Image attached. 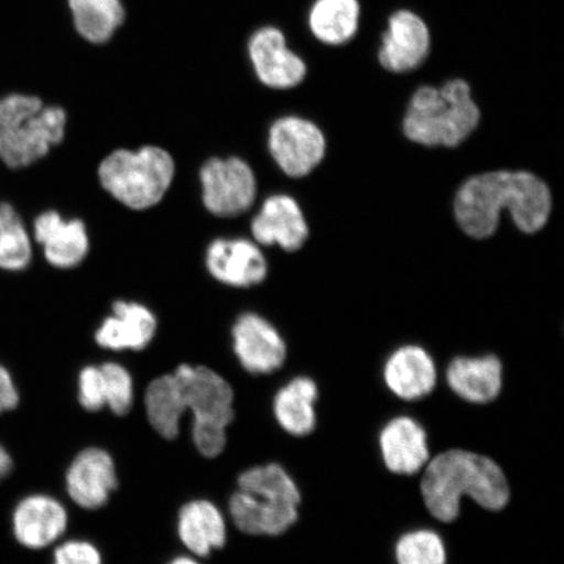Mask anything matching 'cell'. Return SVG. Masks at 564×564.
Wrapping results in <instances>:
<instances>
[{"mask_svg":"<svg viewBox=\"0 0 564 564\" xmlns=\"http://www.w3.org/2000/svg\"><path fill=\"white\" fill-rule=\"evenodd\" d=\"M145 411L154 430L165 440L180 434L181 420L187 411L185 397L174 373L154 379L147 388Z\"/></svg>","mask_w":564,"mask_h":564,"instance_id":"obj_26","label":"cell"},{"mask_svg":"<svg viewBox=\"0 0 564 564\" xmlns=\"http://www.w3.org/2000/svg\"><path fill=\"white\" fill-rule=\"evenodd\" d=\"M212 278L231 288H251L265 280L268 263L256 242L246 238H217L206 251Z\"/></svg>","mask_w":564,"mask_h":564,"instance_id":"obj_13","label":"cell"},{"mask_svg":"<svg viewBox=\"0 0 564 564\" xmlns=\"http://www.w3.org/2000/svg\"><path fill=\"white\" fill-rule=\"evenodd\" d=\"M361 17L359 0H313L307 10L306 24L317 44L341 47L356 37Z\"/></svg>","mask_w":564,"mask_h":564,"instance_id":"obj_21","label":"cell"},{"mask_svg":"<svg viewBox=\"0 0 564 564\" xmlns=\"http://www.w3.org/2000/svg\"><path fill=\"white\" fill-rule=\"evenodd\" d=\"M3 202V200H2ZM30 224L9 202L0 209V272L25 273L34 262L35 250Z\"/></svg>","mask_w":564,"mask_h":564,"instance_id":"obj_25","label":"cell"},{"mask_svg":"<svg viewBox=\"0 0 564 564\" xmlns=\"http://www.w3.org/2000/svg\"><path fill=\"white\" fill-rule=\"evenodd\" d=\"M79 401L89 412H98L106 406L101 366H87L80 371Z\"/></svg>","mask_w":564,"mask_h":564,"instance_id":"obj_30","label":"cell"},{"mask_svg":"<svg viewBox=\"0 0 564 564\" xmlns=\"http://www.w3.org/2000/svg\"><path fill=\"white\" fill-rule=\"evenodd\" d=\"M397 561L398 564H447V552L440 534L420 529L398 541Z\"/></svg>","mask_w":564,"mask_h":564,"instance_id":"obj_28","label":"cell"},{"mask_svg":"<svg viewBox=\"0 0 564 564\" xmlns=\"http://www.w3.org/2000/svg\"><path fill=\"white\" fill-rule=\"evenodd\" d=\"M53 564H104V562L94 544L88 541L73 540L55 550Z\"/></svg>","mask_w":564,"mask_h":564,"instance_id":"obj_31","label":"cell"},{"mask_svg":"<svg viewBox=\"0 0 564 564\" xmlns=\"http://www.w3.org/2000/svg\"><path fill=\"white\" fill-rule=\"evenodd\" d=\"M2 203H3L2 199H0V209H2Z\"/></svg>","mask_w":564,"mask_h":564,"instance_id":"obj_35","label":"cell"},{"mask_svg":"<svg viewBox=\"0 0 564 564\" xmlns=\"http://www.w3.org/2000/svg\"><path fill=\"white\" fill-rule=\"evenodd\" d=\"M76 31L91 44H105L124 21L121 0H67Z\"/></svg>","mask_w":564,"mask_h":564,"instance_id":"obj_27","label":"cell"},{"mask_svg":"<svg viewBox=\"0 0 564 564\" xmlns=\"http://www.w3.org/2000/svg\"><path fill=\"white\" fill-rule=\"evenodd\" d=\"M158 330L156 316L138 302L117 301L95 334L96 343L109 350H143Z\"/></svg>","mask_w":564,"mask_h":564,"instance_id":"obj_18","label":"cell"},{"mask_svg":"<svg viewBox=\"0 0 564 564\" xmlns=\"http://www.w3.org/2000/svg\"><path fill=\"white\" fill-rule=\"evenodd\" d=\"M30 227L34 245L55 270H73L87 258L89 236L79 218H66L58 210L45 209L33 217Z\"/></svg>","mask_w":564,"mask_h":564,"instance_id":"obj_12","label":"cell"},{"mask_svg":"<svg viewBox=\"0 0 564 564\" xmlns=\"http://www.w3.org/2000/svg\"><path fill=\"white\" fill-rule=\"evenodd\" d=\"M301 494L279 464L243 471L229 503L232 523L252 535H279L299 519Z\"/></svg>","mask_w":564,"mask_h":564,"instance_id":"obj_5","label":"cell"},{"mask_svg":"<svg viewBox=\"0 0 564 564\" xmlns=\"http://www.w3.org/2000/svg\"><path fill=\"white\" fill-rule=\"evenodd\" d=\"M174 176L172 154L156 145H144L138 151L117 150L98 166V181L105 192L133 210L158 206Z\"/></svg>","mask_w":564,"mask_h":564,"instance_id":"obj_6","label":"cell"},{"mask_svg":"<svg viewBox=\"0 0 564 564\" xmlns=\"http://www.w3.org/2000/svg\"><path fill=\"white\" fill-rule=\"evenodd\" d=\"M426 465L421 479L423 502L443 523H451L458 517L464 497L491 511L502 510L509 503V482L502 468L489 457L449 449Z\"/></svg>","mask_w":564,"mask_h":564,"instance_id":"obj_2","label":"cell"},{"mask_svg":"<svg viewBox=\"0 0 564 564\" xmlns=\"http://www.w3.org/2000/svg\"><path fill=\"white\" fill-rule=\"evenodd\" d=\"M482 110L470 84L451 77L441 84H420L405 104L403 130L414 143L457 147L477 130Z\"/></svg>","mask_w":564,"mask_h":564,"instance_id":"obj_3","label":"cell"},{"mask_svg":"<svg viewBox=\"0 0 564 564\" xmlns=\"http://www.w3.org/2000/svg\"><path fill=\"white\" fill-rule=\"evenodd\" d=\"M167 564H202V563L192 558V556H176V558L169 562Z\"/></svg>","mask_w":564,"mask_h":564,"instance_id":"obj_34","label":"cell"},{"mask_svg":"<svg viewBox=\"0 0 564 564\" xmlns=\"http://www.w3.org/2000/svg\"><path fill=\"white\" fill-rule=\"evenodd\" d=\"M66 129L62 106L28 91L0 96V164L11 172L37 166L62 144Z\"/></svg>","mask_w":564,"mask_h":564,"instance_id":"obj_4","label":"cell"},{"mask_svg":"<svg viewBox=\"0 0 564 564\" xmlns=\"http://www.w3.org/2000/svg\"><path fill=\"white\" fill-rule=\"evenodd\" d=\"M446 377L451 390L469 403H490L502 390V364L496 356L457 357Z\"/></svg>","mask_w":564,"mask_h":564,"instance_id":"obj_22","label":"cell"},{"mask_svg":"<svg viewBox=\"0 0 564 564\" xmlns=\"http://www.w3.org/2000/svg\"><path fill=\"white\" fill-rule=\"evenodd\" d=\"M19 404V392L9 369L0 364V414L10 412Z\"/></svg>","mask_w":564,"mask_h":564,"instance_id":"obj_32","label":"cell"},{"mask_svg":"<svg viewBox=\"0 0 564 564\" xmlns=\"http://www.w3.org/2000/svg\"><path fill=\"white\" fill-rule=\"evenodd\" d=\"M317 387L313 379L300 377L281 388L273 400V413L279 425L294 436L314 432Z\"/></svg>","mask_w":564,"mask_h":564,"instance_id":"obj_24","label":"cell"},{"mask_svg":"<svg viewBox=\"0 0 564 564\" xmlns=\"http://www.w3.org/2000/svg\"><path fill=\"white\" fill-rule=\"evenodd\" d=\"M199 176L204 207L216 217L241 216L256 203L257 176L242 159H210Z\"/></svg>","mask_w":564,"mask_h":564,"instance_id":"obj_8","label":"cell"},{"mask_svg":"<svg viewBox=\"0 0 564 564\" xmlns=\"http://www.w3.org/2000/svg\"><path fill=\"white\" fill-rule=\"evenodd\" d=\"M386 467L397 475L419 474L429 463L425 429L411 417H398L388 422L379 436Z\"/></svg>","mask_w":564,"mask_h":564,"instance_id":"obj_19","label":"cell"},{"mask_svg":"<svg viewBox=\"0 0 564 564\" xmlns=\"http://www.w3.org/2000/svg\"><path fill=\"white\" fill-rule=\"evenodd\" d=\"M251 232L258 245L279 246L297 251L308 237V227L300 204L288 195L267 197L252 218Z\"/></svg>","mask_w":564,"mask_h":564,"instance_id":"obj_16","label":"cell"},{"mask_svg":"<svg viewBox=\"0 0 564 564\" xmlns=\"http://www.w3.org/2000/svg\"><path fill=\"white\" fill-rule=\"evenodd\" d=\"M232 349L242 368L251 373H271L286 358V345L273 324L256 313L238 316L232 326Z\"/></svg>","mask_w":564,"mask_h":564,"instance_id":"obj_14","label":"cell"},{"mask_svg":"<svg viewBox=\"0 0 564 564\" xmlns=\"http://www.w3.org/2000/svg\"><path fill=\"white\" fill-rule=\"evenodd\" d=\"M106 406L117 415L131 411L133 404V380L129 370L116 362L101 365Z\"/></svg>","mask_w":564,"mask_h":564,"instance_id":"obj_29","label":"cell"},{"mask_svg":"<svg viewBox=\"0 0 564 564\" xmlns=\"http://www.w3.org/2000/svg\"><path fill=\"white\" fill-rule=\"evenodd\" d=\"M384 380L398 398L419 400L435 388V364L425 349L417 345H405L388 358Z\"/></svg>","mask_w":564,"mask_h":564,"instance_id":"obj_20","label":"cell"},{"mask_svg":"<svg viewBox=\"0 0 564 564\" xmlns=\"http://www.w3.org/2000/svg\"><path fill=\"white\" fill-rule=\"evenodd\" d=\"M227 521L209 500H193L182 507L178 534L182 544L196 556H208L227 542Z\"/></svg>","mask_w":564,"mask_h":564,"instance_id":"obj_23","label":"cell"},{"mask_svg":"<svg viewBox=\"0 0 564 564\" xmlns=\"http://www.w3.org/2000/svg\"><path fill=\"white\" fill-rule=\"evenodd\" d=\"M268 150L282 172L292 178H302L312 173L324 159L326 138L310 119L285 116L270 127Z\"/></svg>","mask_w":564,"mask_h":564,"instance_id":"obj_11","label":"cell"},{"mask_svg":"<svg viewBox=\"0 0 564 564\" xmlns=\"http://www.w3.org/2000/svg\"><path fill=\"white\" fill-rule=\"evenodd\" d=\"M12 458L6 448L0 446V481L11 474Z\"/></svg>","mask_w":564,"mask_h":564,"instance_id":"obj_33","label":"cell"},{"mask_svg":"<svg viewBox=\"0 0 564 564\" xmlns=\"http://www.w3.org/2000/svg\"><path fill=\"white\" fill-rule=\"evenodd\" d=\"M68 517L65 507L53 497H28L13 512L12 527L19 544L28 549H44L66 532Z\"/></svg>","mask_w":564,"mask_h":564,"instance_id":"obj_17","label":"cell"},{"mask_svg":"<svg viewBox=\"0 0 564 564\" xmlns=\"http://www.w3.org/2000/svg\"><path fill=\"white\" fill-rule=\"evenodd\" d=\"M253 73L263 86L291 91L305 83L308 67L303 56L289 45L284 31L274 24L260 26L247 45Z\"/></svg>","mask_w":564,"mask_h":564,"instance_id":"obj_9","label":"cell"},{"mask_svg":"<svg viewBox=\"0 0 564 564\" xmlns=\"http://www.w3.org/2000/svg\"><path fill=\"white\" fill-rule=\"evenodd\" d=\"M432 32L420 13L393 11L380 37L377 59L386 73L411 75L425 65L432 52Z\"/></svg>","mask_w":564,"mask_h":564,"instance_id":"obj_10","label":"cell"},{"mask_svg":"<svg viewBox=\"0 0 564 564\" xmlns=\"http://www.w3.org/2000/svg\"><path fill=\"white\" fill-rule=\"evenodd\" d=\"M552 206V194L539 176L490 172L474 176L458 189L455 217L465 235L482 239L496 232L500 214L509 210L517 227L533 235L545 227Z\"/></svg>","mask_w":564,"mask_h":564,"instance_id":"obj_1","label":"cell"},{"mask_svg":"<svg viewBox=\"0 0 564 564\" xmlns=\"http://www.w3.org/2000/svg\"><path fill=\"white\" fill-rule=\"evenodd\" d=\"M174 376L194 415L195 447L206 457L220 455L227 446V427L235 419L230 384L206 366L181 365Z\"/></svg>","mask_w":564,"mask_h":564,"instance_id":"obj_7","label":"cell"},{"mask_svg":"<svg viewBox=\"0 0 564 564\" xmlns=\"http://www.w3.org/2000/svg\"><path fill=\"white\" fill-rule=\"evenodd\" d=\"M117 484L115 460L101 448L82 451L67 470L68 496L82 509H101L117 489Z\"/></svg>","mask_w":564,"mask_h":564,"instance_id":"obj_15","label":"cell"}]
</instances>
